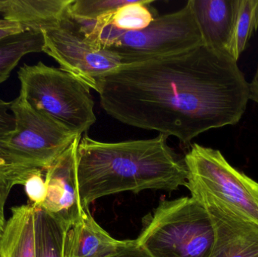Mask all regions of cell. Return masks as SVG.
Returning a JSON list of instances; mask_svg holds the SVG:
<instances>
[{
	"mask_svg": "<svg viewBox=\"0 0 258 257\" xmlns=\"http://www.w3.org/2000/svg\"><path fill=\"white\" fill-rule=\"evenodd\" d=\"M104 111L119 122L190 146L213 128L235 125L250 100L249 83L230 54L207 45L122 64L96 79Z\"/></svg>",
	"mask_w": 258,
	"mask_h": 257,
	"instance_id": "obj_1",
	"label": "cell"
},
{
	"mask_svg": "<svg viewBox=\"0 0 258 257\" xmlns=\"http://www.w3.org/2000/svg\"><path fill=\"white\" fill-rule=\"evenodd\" d=\"M168 137L104 143L82 136L77 150L79 193L83 208L104 196L147 190L172 192L186 187L183 158Z\"/></svg>",
	"mask_w": 258,
	"mask_h": 257,
	"instance_id": "obj_2",
	"label": "cell"
},
{
	"mask_svg": "<svg viewBox=\"0 0 258 257\" xmlns=\"http://www.w3.org/2000/svg\"><path fill=\"white\" fill-rule=\"evenodd\" d=\"M77 23L94 45L117 54L122 64L175 55L203 45L190 0L180 10L156 17L148 27L135 31L100 22Z\"/></svg>",
	"mask_w": 258,
	"mask_h": 257,
	"instance_id": "obj_3",
	"label": "cell"
},
{
	"mask_svg": "<svg viewBox=\"0 0 258 257\" xmlns=\"http://www.w3.org/2000/svg\"><path fill=\"white\" fill-rule=\"evenodd\" d=\"M15 129L0 138V170L14 186L46 170L80 135L34 110L19 94L11 101Z\"/></svg>",
	"mask_w": 258,
	"mask_h": 257,
	"instance_id": "obj_4",
	"label": "cell"
},
{
	"mask_svg": "<svg viewBox=\"0 0 258 257\" xmlns=\"http://www.w3.org/2000/svg\"><path fill=\"white\" fill-rule=\"evenodd\" d=\"M215 237L207 210L184 197L161 202L144 219L136 240L151 257H209Z\"/></svg>",
	"mask_w": 258,
	"mask_h": 257,
	"instance_id": "obj_5",
	"label": "cell"
},
{
	"mask_svg": "<svg viewBox=\"0 0 258 257\" xmlns=\"http://www.w3.org/2000/svg\"><path fill=\"white\" fill-rule=\"evenodd\" d=\"M20 93L34 110L82 136L96 122L90 88L72 74L42 62L18 72Z\"/></svg>",
	"mask_w": 258,
	"mask_h": 257,
	"instance_id": "obj_6",
	"label": "cell"
},
{
	"mask_svg": "<svg viewBox=\"0 0 258 257\" xmlns=\"http://www.w3.org/2000/svg\"><path fill=\"white\" fill-rule=\"evenodd\" d=\"M183 160L192 197L212 198L258 225L257 182L230 165L218 149L198 143L190 144Z\"/></svg>",
	"mask_w": 258,
	"mask_h": 257,
	"instance_id": "obj_7",
	"label": "cell"
},
{
	"mask_svg": "<svg viewBox=\"0 0 258 257\" xmlns=\"http://www.w3.org/2000/svg\"><path fill=\"white\" fill-rule=\"evenodd\" d=\"M42 52L52 57L60 69L96 89V79L122 66V59L112 51L94 45L79 24L68 15L51 28L42 32Z\"/></svg>",
	"mask_w": 258,
	"mask_h": 257,
	"instance_id": "obj_8",
	"label": "cell"
},
{
	"mask_svg": "<svg viewBox=\"0 0 258 257\" xmlns=\"http://www.w3.org/2000/svg\"><path fill=\"white\" fill-rule=\"evenodd\" d=\"M79 136L63 153L47 169L45 175L47 196L42 208L61 222L68 229L75 226L86 214L79 193L77 150Z\"/></svg>",
	"mask_w": 258,
	"mask_h": 257,
	"instance_id": "obj_9",
	"label": "cell"
},
{
	"mask_svg": "<svg viewBox=\"0 0 258 257\" xmlns=\"http://www.w3.org/2000/svg\"><path fill=\"white\" fill-rule=\"evenodd\" d=\"M192 198L207 210L213 223L215 243L209 257H258L257 224L212 198Z\"/></svg>",
	"mask_w": 258,
	"mask_h": 257,
	"instance_id": "obj_10",
	"label": "cell"
},
{
	"mask_svg": "<svg viewBox=\"0 0 258 257\" xmlns=\"http://www.w3.org/2000/svg\"><path fill=\"white\" fill-rule=\"evenodd\" d=\"M190 2L203 44L230 55L239 15V0Z\"/></svg>",
	"mask_w": 258,
	"mask_h": 257,
	"instance_id": "obj_11",
	"label": "cell"
},
{
	"mask_svg": "<svg viewBox=\"0 0 258 257\" xmlns=\"http://www.w3.org/2000/svg\"><path fill=\"white\" fill-rule=\"evenodd\" d=\"M73 0H0V16L24 30L42 32L55 27Z\"/></svg>",
	"mask_w": 258,
	"mask_h": 257,
	"instance_id": "obj_12",
	"label": "cell"
},
{
	"mask_svg": "<svg viewBox=\"0 0 258 257\" xmlns=\"http://www.w3.org/2000/svg\"><path fill=\"white\" fill-rule=\"evenodd\" d=\"M128 242L113 238L95 221L89 210L67 233L64 257H106Z\"/></svg>",
	"mask_w": 258,
	"mask_h": 257,
	"instance_id": "obj_13",
	"label": "cell"
},
{
	"mask_svg": "<svg viewBox=\"0 0 258 257\" xmlns=\"http://www.w3.org/2000/svg\"><path fill=\"white\" fill-rule=\"evenodd\" d=\"M34 210L32 204L12 208L0 238L2 257H34Z\"/></svg>",
	"mask_w": 258,
	"mask_h": 257,
	"instance_id": "obj_14",
	"label": "cell"
},
{
	"mask_svg": "<svg viewBox=\"0 0 258 257\" xmlns=\"http://www.w3.org/2000/svg\"><path fill=\"white\" fill-rule=\"evenodd\" d=\"M34 207V257H64L69 229L42 207Z\"/></svg>",
	"mask_w": 258,
	"mask_h": 257,
	"instance_id": "obj_15",
	"label": "cell"
},
{
	"mask_svg": "<svg viewBox=\"0 0 258 257\" xmlns=\"http://www.w3.org/2000/svg\"><path fill=\"white\" fill-rule=\"evenodd\" d=\"M42 32L24 30L0 39V84L6 81L24 56L42 52Z\"/></svg>",
	"mask_w": 258,
	"mask_h": 257,
	"instance_id": "obj_16",
	"label": "cell"
},
{
	"mask_svg": "<svg viewBox=\"0 0 258 257\" xmlns=\"http://www.w3.org/2000/svg\"><path fill=\"white\" fill-rule=\"evenodd\" d=\"M152 0L129 1L115 12L95 22L110 24L121 31H135L148 27L156 18V11Z\"/></svg>",
	"mask_w": 258,
	"mask_h": 257,
	"instance_id": "obj_17",
	"label": "cell"
},
{
	"mask_svg": "<svg viewBox=\"0 0 258 257\" xmlns=\"http://www.w3.org/2000/svg\"><path fill=\"white\" fill-rule=\"evenodd\" d=\"M258 28V0H239V15L230 55L237 61Z\"/></svg>",
	"mask_w": 258,
	"mask_h": 257,
	"instance_id": "obj_18",
	"label": "cell"
},
{
	"mask_svg": "<svg viewBox=\"0 0 258 257\" xmlns=\"http://www.w3.org/2000/svg\"><path fill=\"white\" fill-rule=\"evenodd\" d=\"M130 1V0H129ZM127 0H73L68 9L71 18L78 22L92 23L127 4Z\"/></svg>",
	"mask_w": 258,
	"mask_h": 257,
	"instance_id": "obj_19",
	"label": "cell"
},
{
	"mask_svg": "<svg viewBox=\"0 0 258 257\" xmlns=\"http://www.w3.org/2000/svg\"><path fill=\"white\" fill-rule=\"evenodd\" d=\"M24 190L32 205L42 206L47 196V187L42 170H36L30 175L24 184Z\"/></svg>",
	"mask_w": 258,
	"mask_h": 257,
	"instance_id": "obj_20",
	"label": "cell"
},
{
	"mask_svg": "<svg viewBox=\"0 0 258 257\" xmlns=\"http://www.w3.org/2000/svg\"><path fill=\"white\" fill-rule=\"evenodd\" d=\"M15 127V116L11 111V102L0 98V138L12 132Z\"/></svg>",
	"mask_w": 258,
	"mask_h": 257,
	"instance_id": "obj_21",
	"label": "cell"
},
{
	"mask_svg": "<svg viewBox=\"0 0 258 257\" xmlns=\"http://www.w3.org/2000/svg\"><path fill=\"white\" fill-rule=\"evenodd\" d=\"M106 257H151L150 255L138 244L137 240H128L127 244L122 249Z\"/></svg>",
	"mask_w": 258,
	"mask_h": 257,
	"instance_id": "obj_22",
	"label": "cell"
},
{
	"mask_svg": "<svg viewBox=\"0 0 258 257\" xmlns=\"http://www.w3.org/2000/svg\"><path fill=\"white\" fill-rule=\"evenodd\" d=\"M12 186H6V187H0V238L4 232L6 227V219H5V206L8 198L10 194Z\"/></svg>",
	"mask_w": 258,
	"mask_h": 257,
	"instance_id": "obj_23",
	"label": "cell"
},
{
	"mask_svg": "<svg viewBox=\"0 0 258 257\" xmlns=\"http://www.w3.org/2000/svg\"><path fill=\"white\" fill-rule=\"evenodd\" d=\"M250 100L258 104V63L255 73L251 82L249 83Z\"/></svg>",
	"mask_w": 258,
	"mask_h": 257,
	"instance_id": "obj_24",
	"label": "cell"
},
{
	"mask_svg": "<svg viewBox=\"0 0 258 257\" xmlns=\"http://www.w3.org/2000/svg\"><path fill=\"white\" fill-rule=\"evenodd\" d=\"M24 31L21 27H16V28L0 29V39L3 38L7 37L10 35L15 34V33H20Z\"/></svg>",
	"mask_w": 258,
	"mask_h": 257,
	"instance_id": "obj_25",
	"label": "cell"
},
{
	"mask_svg": "<svg viewBox=\"0 0 258 257\" xmlns=\"http://www.w3.org/2000/svg\"><path fill=\"white\" fill-rule=\"evenodd\" d=\"M16 27H21L19 24H15V23L9 22V21L0 19V29L16 28Z\"/></svg>",
	"mask_w": 258,
	"mask_h": 257,
	"instance_id": "obj_26",
	"label": "cell"
},
{
	"mask_svg": "<svg viewBox=\"0 0 258 257\" xmlns=\"http://www.w3.org/2000/svg\"><path fill=\"white\" fill-rule=\"evenodd\" d=\"M6 186H12L15 187L12 182L9 181L6 175L0 170V187H6Z\"/></svg>",
	"mask_w": 258,
	"mask_h": 257,
	"instance_id": "obj_27",
	"label": "cell"
},
{
	"mask_svg": "<svg viewBox=\"0 0 258 257\" xmlns=\"http://www.w3.org/2000/svg\"><path fill=\"white\" fill-rule=\"evenodd\" d=\"M0 257H2L1 250H0Z\"/></svg>",
	"mask_w": 258,
	"mask_h": 257,
	"instance_id": "obj_28",
	"label": "cell"
}]
</instances>
